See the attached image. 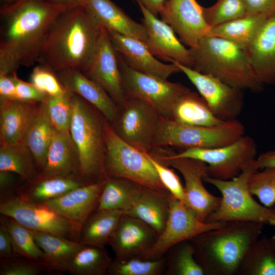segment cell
Masks as SVG:
<instances>
[{
	"label": "cell",
	"mask_w": 275,
	"mask_h": 275,
	"mask_svg": "<svg viewBox=\"0 0 275 275\" xmlns=\"http://www.w3.org/2000/svg\"><path fill=\"white\" fill-rule=\"evenodd\" d=\"M143 186L130 180L108 177L100 194L97 210H128L139 196Z\"/></svg>",
	"instance_id": "cell-31"
},
{
	"label": "cell",
	"mask_w": 275,
	"mask_h": 275,
	"mask_svg": "<svg viewBox=\"0 0 275 275\" xmlns=\"http://www.w3.org/2000/svg\"><path fill=\"white\" fill-rule=\"evenodd\" d=\"M14 73L11 75H0V99H15Z\"/></svg>",
	"instance_id": "cell-50"
},
{
	"label": "cell",
	"mask_w": 275,
	"mask_h": 275,
	"mask_svg": "<svg viewBox=\"0 0 275 275\" xmlns=\"http://www.w3.org/2000/svg\"><path fill=\"white\" fill-rule=\"evenodd\" d=\"M159 14L189 48L209 34L210 27L204 18L203 7L196 0H167Z\"/></svg>",
	"instance_id": "cell-17"
},
{
	"label": "cell",
	"mask_w": 275,
	"mask_h": 275,
	"mask_svg": "<svg viewBox=\"0 0 275 275\" xmlns=\"http://www.w3.org/2000/svg\"><path fill=\"white\" fill-rule=\"evenodd\" d=\"M248 14H275V0H244Z\"/></svg>",
	"instance_id": "cell-48"
},
{
	"label": "cell",
	"mask_w": 275,
	"mask_h": 275,
	"mask_svg": "<svg viewBox=\"0 0 275 275\" xmlns=\"http://www.w3.org/2000/svg\"><path fill=\"white\" fill-rule=\"evenodd\" d=\"M146 154L153 166L163 186L171 195L185 204L184 187L174 171L153 158L148 153Z\"/></svg>",
	"instance_id": "cell-45"
},
{
	"label": "cell",
	"mask_w": 275,
	"mask_h": 275,
	"mask_svg": "<svg viewBox=\"0 0 275 275\" xmlns=\"http://www.w3.org/2000/svg\"><path fill=\"white\" fill-rule=\"evenodd\" d=\"M236 274L275 275V249L271 238L260 236L251 246Z\"/></svg>",
	"instance_id": "cell-35"
},
{
	"label": "cell",
	"mask_w": 275,
	"mask_h": 275,
	"mask_svg": "<svg viewBox=\"0 0 275 275\" xmlns=\"http://www.w3.org/2000/svg\"><path fill=\"white\" fill-rule=\"evenodd\" d=\"M269 224L275 227V219L271 221ZM273 236L275 237V235Z\"/></svg>",
	"instance_id": "cell-56"
},
{
	"label": "cell",
	"mask_w": 275,
	"mask_h": 275,
	"mask_svg": "<svg viewBox=\"0 0 275 275\" xmlns=\"http://www.w3.org/2000/svg\"><path fill=\"white\" fill-rule=\"evenodd\" d=\"M169 119L180 124L195 126H215L224 122L213 114L200 95L191 90L177 101Z\"/></svg>",
	"instance_id": "cell-29"
},
{
	"label": "cell",
	"mask_w": 275,
	"mask_h": 275,
	"mask_svg": "<svg viewBox=\"0 0 275 275\" xmlns=\"http://www.w3.org/2000/svg\"><path fill=\"white\" fill-rule=\"evenodd\" d=\"M124 90L127 97L141 99L154 107L160 116L170 119L173 107L190 90L173 82L130 68L117 52Z\"/></svg>",
	"instance_id": "cell-10"
},
{
	"label": "cell",
	"mask_w": 275,
	"mask_h": 275,
	"mask_svg": "<svg viewBox=\"0 0 275 275\" xmlns=\"http://www.w3.org/2000/svg\"><path fill=\"white\" fill-rule=\"evenodd\" d=\"M86 184L73 176L42 178L31 189L30 197L33 201L43 203L62 196Z\"/></svg>",
	"instance_id": "cell-39"
},
{
	"label": "cell",
	"mask_w": 275,
	"mask_h": 275,
	"mask_svg": "<svg viewBox=\"0 0 275 275\" xmlns=\"http://www.w3.org/2000/svg\"><path fill=\"white\" fill-rule=\"evenodd\" d=\"M256 161L259 170L275 168V150L261 154L256 158Z\"/></svg>",
	"instance_id": "cell-51"
},
{
	"label": "cell",
	"mask_w": 275,
	"mask_h": 275,
	"mask_svg": "<svg viewBox=\"0 0 275 275\" xmlns=\"http://www.w3.org/2000/svg\"><path fill=\"white\" fill-rule=\"evenodd\" d=\"M55 131L43 103L39 102L21 141L28 147L37 166L42 170L46 164L48 148Z\"/></svg>",
	"instance_id": "cell-28"
},
{
	"label": "cell",
	"mask_w": 275,
	"mask_h": 275,
	"mask_svg": "<svg viewBox=\"0 0 275 275\" xmlns=\"http://www.w3.org/2000/svg\"><path fill=\"white\" fill-rule=\"evenodd\" d=\"M81 5L101 26L146 44L148 36L144 24L133 20L112 1L82 0Z\"/></svg>",
	"instance_id": "cell-24"
},
{
	"label": "cell",
	"mask_w": 275,
	"mask_h": 275,
	"mask_svg": "<svg viewBox=\"0 0 275 275\" xmlns=\"http://www.w3.org/2000/svg\"><path fill=\"white\" fill-rule=\"evenodd\" d=\"M54 5L71 8L78 5H81L82 0H46Z\"/></svg>",
	"instance_id": "cell-54"
},
{
	"label": "cell",
	"mask_w": 275,
	"mask_h": 275,
	"mask_svg": "<svg viewBox=\"0 0 275 275\" xmlns=\"http://www.w3.org/2000/svg\"><path fill=\"white\" fill-rule=\"evenodd\" d=\"M72 93L60 96L47 95L42 101L55 129L69 130L72 116Z\"/></svg>",
	"instance_id": "cell-42"
},
{
	"label": "cell",
	"mask_w": 275,
	"mask_h": 275,
	"mask_svg": "<svg viewBox=\"0 0 275 275\" xmlns=\"http://www.w3.org/2000/svg\"><path fill=\"white\" fill-rule=\"evenodd\" d=\"M107 30L116 50L132 69L165 79L181 72L175 64L158 60L141 40Z\"/></svg>",
	"instance_id": "cell-21"
},
{
	"label": "cell",
	"mask_w": 275,
	"mask_h": 275,
	"mask_svg": "<svg viewBox=\"0 0 275 275\" xmlns=\"http://www.w3.org/2000/svg\"><path fill=\"white\" fill-rule=\"evenodd\" d=\"M71 102L69 131L77 153L80 175L92 183L104 180L105 127L107 121L79 95L72 93Z\"/></svg>",
	"instance_id": "cell-5"
},
{
	"label": "cell",
	"mask_w": 275,
	"mask_h": 275,
	"mask_svg": "<svg viewBox=\"0 0 275 275\" xmlns=\"http://www.w3.org/2000/svg\"><path fill=\"white\" fill-rule=\"evenodd\" d=\"M77 171L79 173L78 157L69 131L56 130L41 177L70 176Z\"/></svg>",
	"instance_id": "cell-27"
},
{
	"label": "cell",
	"mask_w": 275,
	"mask_h": 275,
	"mask_svg": "<svg viewBox=\"0 0 275 275\" xmlns=\"http://www.w3.org/2000/svg\"><path fill=\"white\" fill-rule=\"evenodd\" d=\"M38 103L0 99L1 146L15 144L22 140Z\"/></svg>",
	"instance_id": "cell-25"
},
{
	"label": "cell",
	"mask_w": 275,
	"mask_h": 275,
	"mask_svg": "<svg viewBox=\"0 0 275 275\" xmlns=\"http://www.w3.org/2000/svg\"><path fill=\"white\" fill-rule=\"evenodd\" d=\"M168 154L172 157L201 160L207 164V177L227 180L237 177L255 162L257 147L252 137L244 135L235 142L219 147L189 148Z\"/></svg>",
	"instance_id": "cell-9"
},
{
	"label": "cell",
	"mask_w": 275,
	"mask_h": 275,
	"mask_svg": "<svg viewBox=\"0 0 275 275\" xmlns=\"http://www.w3.org/2000/svg\"><path fill=\"white\" fill-rule=\"evenodd\" d=\"M0 255L5 259L10 258L15 255L11 235L4 222L0 226Z\"/></svg>",
	"instance_id": "cell-49"
},
{
	"label": "cell",
	"mask_w": 275,
	"mask_h": 275,
	"mask_svg": "<svg viewBox=\"0 0 275 275\" xmlns=\"http://www.w3.org/2000/svg\"><path fill=\"white\" fill-rule=\"evenodd\" d=\"M0 212L27 229L67 238L77 232L72 223L44 203L12 197L3 201Z\"/></svg>",
	"instance_id": "cell-14"
},
{
	"label": "cell",
	"mask_w": 275,
	"mask_h": 275,
	"mask_svg": "<svg viewBox=\"0 0 275 275\" xmlns=\"http://www.w3.org/2000/svg\"><path fill=\"white\" fill-rule=\"evenodd\" d=\"M170 203V212L163 230L154 244L140 257L148 260L161 258L175 244L190 240L205 231L219 228L226 222L208 223L200 221L186 204L171 195Z\"/></svg>",
	"instance_id": "cell-12"
},
{
	"label": "cell",
	"mask_w": 275,
	"mask_h": 275,
	"mask_svg": "<svg viewBox=\"0 0 275 275\" xmlns=\"http://www.w3.org/2000/svg\"><path fill=\"white\" fill-rule=\"evenodd\" d=\"M88 77L99 84L119 108L127 96L124 90L117 52L107 30L101 26L93 57L84 71Z\"/></svg>",
	"instance_id": "cell-16"
},
{
	"label": "cell",
	"mask_w": 275,
	"mask_h": 275,
	"mask_svg": "<svg viewBox=\"0 0 275 275\" xmlns=\"http://www.w3.org/2000/svg\"><path fill=\"white\" fill-rule=\"evenodd\" d=\"M56 73L67 91L79 95L93 105L111 124L117 120L119 107L99 84L76 69L68 68Z\"/></svg>",
	"instance_id": "cell-22"
},
{
	"label": "cell",
	"mask_w": 275,
	"mask_h": 275,
	"mask_svg": "<svg viewBox=\"0 0 275 275\" xmlns=\"http://www.w3.org/2000/svg\"><path fill=\"white\" fill-rule=\"evenodd\" d=\"M269 16L264 14L247 13L239 18L210 28L209 35L228 40L246 51Z\"/></svg>",
	"instance_id": "cell-30"
},
{
	"label": "cell",
	"mask_w": 275,
	"mask_h": 275,
	"mask_svg": "<svg viewBox=\"0 0 275 275\" xmlns=\"http://www.w3.org/2000/svg\"><path fill=\"white\" fill-rule=\"evenodd\" d=\"M124 212L120 210H96L80 231L79 242L85 245L104 248Z\"/></svg>",
	"instance_id": "cell-32"
},
{
	"label": "cell",
	"mask_w": 275,
	"mask_h": 275,
	"mask_svg": "<svg viewBox=\"0 0 275 275\" xmlns=\"http://www.w3.org/2000/svg\"><path fill=\"white\" fill-rule=\"evenodd\" d=\"M203 13L212 28L242 17L247 11L244 0H217L210 7H203Z\"/></svg>",
	"instance_id": "cell-41"
},
{
	"label": "cell",
	"mask_w": 275,
	"mask_h": 275,
	"mask_svg": "<svg viewBox=\"0 0 275 275\" xmlns=\"http://www.w3.org/2000/svg\"><path fill=\"white\" fill-rule=\"evenodd\" d=\"M195 86L213 114L225 121L235 119L243 106L242 90L231 86L211 75L199 72L173 61Z\"/></svg>",
	"instance_id": "cell-15"
},
{
	"label": "cell",
	"mask_w": 275,
	"mask_h": 275,
	"mask_svg": "<svg viewBox=\"0 0 275 275\" xmlns=\"http://www.w3.org/2000/svg\"><path fill=\"white\" fill-rule=\"evenodd\" d=\"M117 120L111 124L125 142L143 153H150L161 117L149 104L127 97Z\"/></svg>",
	"instance_id": "cell-13"
},
{
	"label": "cell",
	"mask_w": 275,
	"mask_h": 275,
	"mask_svg": "<svg viewBox=\"0 0 275 275\" xmlns=\"http://www.w3.org/2000/svg\"><path fill=\"white\" fill-rule=\"evenodd\" d=\"M34 157L26 145L21 141L0 148V171L15 173L22 178L31 180L35 177Z\"/></svg>",
	"instance_id": "cell-36"
},
{
	"label": "cell",
	"mask_w": 275,
	"mask_h": 275,
	"mask_svg": "<svg viewBox=\"0 0 275 275\" xmlns=\"http://www.w3.org/2000/svg\"><path fill=\"white\" fill-rule=\"evenodd\" d=\"M105 179L80 186L43 203L69 220L77 232L97 208Z\"/></svg>",
	"instance_id": "cell-20"
},
{
	"label": "cell",
	"mask_w": 275,
	"mask_h": 275,
	"mask_svg": "<svg viewBox=\"0 0 275 275\" xmlns=\"http://www.w3.org/2000/svg\"><path fill=\"white\" fill-rule=\"evenodd\" d=\"M31 81L39 91L49 96H63L68 92L55 72L40 64L34 68L31 74Z\"/></svg>",
	"instance_id": "cell-44"
},
{
	"label": "cell",
	"mask_w": 275,
	"mask_h": 275,
	"mask_svg": "<svg viewBox=\"0 0 275 275\" xmlns=\"http://www.w3.org/2000/svg\"><path fill=\"white\" fill-rule=\"evenodd\" d=\"M3 222L11 235L14 254L45 265V254L37 244L31 231L8 217Z\"/></svg>",
	"instance_id": "cell-38"
},
{
	"label": "cell",
	"mask_w": 275,
	"mask_h": 275,
	"mask_svg": "<svg viewBox=\"0 0 275 275\" xmlns=\"http://www.w3.org/2000/svg\"><path fill=\"white\" fill-rule=\"evenodd\" d=\"M14 178L13 173L7 171H0V187L4 189L13 183Z\"/></svg>",
	"instance_id": "cell-53"
},
{
	"label": "cell",
	"mask_w": 275,
	"mask_h": 275,
	"mask_svg": "<svg viewBox=\"0 0 275 275\" xmlns=\"http://www.w3.org/2000/svg\"><path fill=\"white\" fill-rule=\"evenodd\" d=\"M112 261L104 248L85 244L61 270L78 275H104Z\"/></svg>",
	"instance_id": "cell-33"
},
{
	"label": "cell",
	"mask_w": 275,
	"mask_h": 275,
	"mask_svg": "<svg viewBox=\"0 0 275 275\" xmlns=\"http://www.w3.org/2000/svg\"><path fill=\"white\" fill-rule=\"evenodd\" d=\"M106 178L121 177L154 189L167 190L146 153L123 141L107 121L105 127Z\"/></svg>",
	"instance_id": "cell-8"
},
{
	"label": "cell",
	"mask_w": 275,
	"mask_h": 275,
	"mask_svg": "<svg viewBox=\"0 0 275 275\" xmlns=\"http://www.w3.org/2000/svg\"><path fill=\"white\" fill-rule=\"evenodd\" d=\"M271 238V241H272V243L273 244V245L275 249V237L274 236H273Z\"/></svg>",
	"instance_id": "cell-57"
},
{
	"label": "cell",
	"mask_w": 275,
	"mask_h": 275,
	"mask_svg": "<svg viewBox=\"0 0 275 275\" xmlns=\"http://www.w3.org/2000/svg\"><path fill=\"white\" fill-rule=\"evenodd\" d=\"M264 225L228 221L190 239L195 258L205 275L236 274L247 251L261 236Z\"/></svg>",
	"instance_id": "cell-3"
},
{
	"label": "cell",
	"mask_w": 275,
	"mask_h": 275,
	"mask_svg": "<svg viewBox=\"0 0 275 275\" xmlns=\"http://www.w3.org/2000/svg\"><path fill=\"white\" fill-rule=\"evenodd\" d=\"M259 170L256 160L237 177L227 180L207 176L204 181L214 186L222 195L218 207L205 222L247 221L269 224L275 219V208L262 205L252 197L248 187L251 175Z\"/></svg>",
	"instance_id": "cell-6"
},
{
	"label": "cell",
	"mask_w": 275,
	"mask_h": 275,
	"mask_svg": "<svg viewBox=\"0 0 275 275\" xmlns=\"http://www.w3.org/2000/svg\"><path fill=\"white\" fill-rule=\"evenodd\" d=\"M158 236L143 221L124 213L108 244L115 252L116 259L124 260L139 257L154 244Z\"/></svg>",
	"instance_id": "cell-19"
},
{
	"label": "cell",
	"mask_w": 275,
	"mask_h": 275,
	"mask_svg": "<svg viewBox=\"0 0 275 275\" xmlns=\"http://www.w3.org/2000/svg\"><path fill=\"white\" fill-rule=\"evenodd\" d=\"M44 264L33 261H8L1 265V275H37L41 272Z\"/></svg>",
	"instance_id": "cell-46"
},
{
	"label": "cell",
	"mask_w": 275,
	"mask_h": 275,
	"mask_svg": "<svg viewBox=\"0 0 275 275\" xmlns=\"http://www.w3.org/2000/svg\"><path fill=\"white\" fill-rule=\"evenodd\" d=\"M15 81V99L28 102H40L46 94L37 89L31 82L24 81L14 74Z\"/></svg>",
	"instance_id": "cell-47"
},
{
	"label": "cell",
	"mask_w": 275,
	"mask_h": 275,
	"mask_svg": "<svg viewBox=\"0 0 275 275\" xmlns=\"http://www.w3.org/2000/svg\"><path fill=\"white\" fill-rule=\"evenodd\" d=\"M30 231L45 254V264L56 269L61 270L64 265L85 245L79 241L55 234Z\"/></svg>",
	"instance_id": "cell-34"
},
{
	"label": "cell",
	"mask_w": 275,
	"mask_h": 275,
	"mask_svg": "<svg viewBox=\"0 0 275 275\" xmlns=\"http://www.w3.org/2000/svg\"><path fill=\"white\" fill-rule=\"evenodd\" d=\"M170 196L168 191L143 186L138 198L124 213L143 221L159 235L169 216Z\"/></svg>",
	"instance_id": "cell-26"
},
{
	"label": "cell",
	"mask_w": 275,
	"mask_h": 275,
	"mask_svg": "<svg viewBox=\"0 0 275 275\" xmlns=\"http://www.w3.org/2000/svg\"><path fill=\"white\" fill-rule=\"evenodd\" d=\"M136 1L143 16L141 20L147 32L146 45L149 50L159 59L170 63L177 61L193 68L194 61L189 49L177 38L173 29L149 12L139 1Z\"/></svg>",
	"instance_id": "cell-18"
},
{
	"label": "cell",
	"mask_w": 275,
	"mask_h": 275,
	"mask_svg": "<svg viewBox=\"0 0 275 275\" xmlns=\"http://www.w3.org/2000/svg\"><path fill=\"white\" fill-rule=\"evenodd\" d=\"M101 27L82 5L66 9L48 27L37 63L55 72L68 68L82 72L93 57Z\"/></svg>",
	"instance_id": "cell-2"
},
{
	"label": "cell",
	"mask_w": 275,
	"mask_h": 275,
	"mask_svg": "<svg viewBox=\"0 0 275 275\" xmlns=\"http://www.w3.org/2000/svg\"><path fill=\"white\" fill-rule=\"evenodd\" d=\"M67 8L46 0H20L0 9V75L37 63L46 32Z\"/></svg>",
	"instance_id": "cell-1"
},
{
	"label": "cell",
	"mask_w": 275,
	"mask_h": 275,
	"mask_svg": "<svg viewBox=\"0 0 275 275\" xmlns=\"http://www.w3.org/2000/svg\"><path fill=\"white\" fill-rule=\"evenodd\" d=\"M248 187L252 195L263 205L272 207L275 203V168L253 172L249 179Z\"/></svg>",
	"instance_id": "cell-43"
},
{
	"label": "cell",
	"mask_w": 275,
	"mask_h": 275,
	"mask_svg": "<svg viewBox=\"0 0 275 275\" xmlns=\"http://www.w3.org/2000/svg\"><path fill=\"white\" fill-rule=\"evenodd\" d=\"M167 267L164 257L155 260H148L140 257L124 260L112 261L108 273L112 275H160Z\"/></svg>",
	"instance_id": "cell-40"
},
{
	"label": "cell",
	"mask_w": 275,
	"mask_h": 275,
	"mask_svg": "<svg viewBox=\"0 0 275 275\" xmlns=\"http://www.w3.org/2000/svg\"><path fill=\"white\" fill-rule=\"evenodd\" d=\"M168 252L166 274L205 275L195 258L194 248L190 240L175 244Z\"/></svg>",
	"instance_id": "cell-37"
},
{
	"label": "cell",
	"mask_w": 275,
	"mask_h": 275,
	"mask_svg": "<svg viewBox=\"0 0 275 275\" xmlns=\"http://www.w3.org/2000/svg\"><path fill=\"white\" fill-rule=\"evenodd\" d=\"M149 154L180 172L184 181L185 204L200 221L205 222L218 207L221 200V197L210 194L203 184L204 178L207 176V164L193 158L172 157L168 151L160 148L154 149Z\"/></svg>",
	"instance_id": "cell-11"
},
{
	"label": "cell",
	"mask_w": 275,
	"mask_h": 275,
	"mask_svg": "<svg viewBox=\"0 0 275 275\" xmlns=\"http://www.w3.org/2000/svg\"><path fill=\"white\" fill-rule=\"evenodd\" d=\"M244 135V126L237 119L215 126H195L161 117L152 149L217 148L232 143Z\"/></svg>",
	"instance_id": "cell-7"
},
{
	"label": "cell",
	"mask_w": 275,
	"mask_h": 275,
	"mask_svg": "<svg viewBox=\"0 0 275 275\" xmlns=\"http://www.w3.org/2000/svg\"><path fill=\"white\" fill-rule=\"evenodd\" d=\"M153 15L157 17L167 0H138Z\"/></svg>",
	"instance_id": "cell-52"
},
{
	"label": "cell",
	"mask_w": 275,
	"mask_h": 275,
	"mask_svg": "<svg viewBox=\"0 0 275 275\" xmlns=\"http://www.w3.org/2000/svg\"><path fill=\"white\" fill-rule=\"evenodd\" d=\"M20 0H2V6H9L12 5Z\"/></svg>",
	"instance_id": "cell-55"
},
{
	"label": "cell",
	"mask_w": 275,
	"mask_h": 275,
	"mask_svg": "<svg viewBox=\"0 0 275 275\" xmlns=\"http://www.w3.org/2000/svg\"><path fill=\"white\" fill-rule=\"evenodd\" d=\"M189 50L195 70L211 75L242 90H262L263 85L255 75L247 51L234 43L208 35Z\"/></svg>",
	"instance_id": "cell-4"
},
{
	"label": "cell",
	"mask_w": 275,
	"mask_h": 275,
	"mask_svg": "<svg viewBox=\"0 0 275 275\" xmlns=\"http://www.w3.org/2000/svg\"><path fill=\"white\" fill-rule=\"evenodd\" d=\"M246 51L259 81L275 84V14L266 19Z\"/></svg>",
	"instance_id": "cell-23"
}]
</instances>
